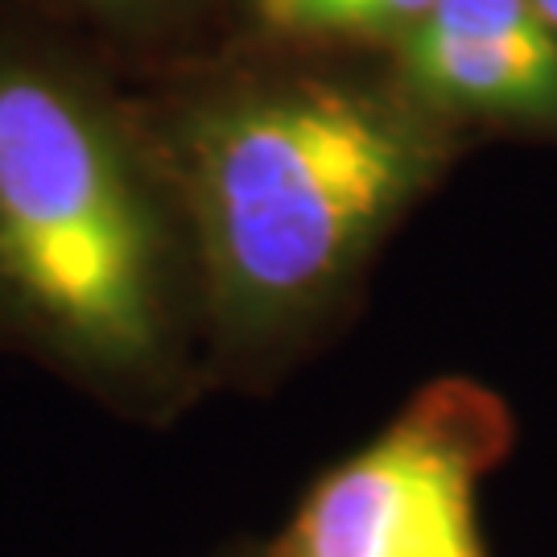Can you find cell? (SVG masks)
<instances>
[{
    "instance_id": "1",
    "label": "cell",
    "mask_w": 557,
    "mask_h": 557,
    "mask_svg": "<svg viewBox=\"0 0 557 557\" xmlns=\"http://www.w3.org/2000/svg\"><path fill=\"white\" fill-rule=\"evenodd\" d=\"M430 174L409 120L338 83L294 79L202 108L182 190L223 314L248 326L310 310Z\"/></svg>"
},
{
    "instance_id": "2",
    "label": "cell",
    "mask_w": 557,
    "mask_h": 557,
    "mask_svg": "<svg viewBox=\"0 0 557 557\" xmlns=\"http://www.w3.org/2000/svg\"><path fill=\"white\" fill-rule=\"evenodd\" d=\"M0 310L103 372L165 343V236L116 120L0 50Z\"/></svg>"
},
{
    "instance_id": "5",
    "label": "cell",
    "mask_w": 557,
    "mask_h": 557,
    "mask_svg": "<svg viewBox=\"0 0 557 557\" xmlns=\"http://www.w3.org/2000/svg\"><path fill=\"white\" fill-rule=\"evenodd\" d=\"M434 4L438 0H257L273 29L310 38H405Z\"/></svg>"
},
{
    "instance_id": "6",
    "label": "cell",
    "mask_w": 557,
    "mask_h": 557,
    "mask_svg": "<svg viewBox=\"0 0 557 557\" xmlns=\"http://www.w3.org/2000/svg\"><path fill=\"white\" fill-rule=\"evenodd\" d=\"M103 9H145V4H153V0H96Z\"/></svg>"
},
{
    "instance_id": "3",
    "label": "cell",
    "mask_w": 557,
    "mask_h": 557,
    "mask_svg": "<svg viewBox=\"0 0 557 557\" xmlns=\"http://www.w3.org/2000/svg\"><path fill=\"white\" fill-rule=\"evenodd\" d=\"M504 446V405L438 380L306 496L273 557H487L475 496Z\"/></svg>"
},
{
    "instance_id": "4",
    "label": "cell",
    "mask_w": 557,
    "mask_h": 557,
    "mask_svg": "<svg viewBox=\"0 0 557 557\" xmlns=\"http://www.w3.org/2000/svg\"><path fill=\"white\" fill-rule=\"evenodd\" d=\"M405 83L438 108L557 120V38L462 34L421 21L400 46Z\"/></svg>"
}]
</instances>
